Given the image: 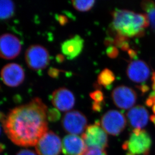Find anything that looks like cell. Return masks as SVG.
<instances>
[{"label": "cell", "instance_id": "1", "mask_svg": "<svg viewBox=\"0 0 155 155\" xmlns=\"http://www.w3.org/2000/svg\"><path fill=\"white\" fill-rule=\"evenodd\" d=\"M47 107L40 98L11 110L2 124L3 130L15 145L23 147L35 146L48 132Z\"/></svg>", "mask_w": 155, "mask_h": 155}, {"label": "cell", "instance_id": "2", "mask_svg": "<svg viewBox=\"0 0 155 155\" xmlns=\"http://www.w3.org/2000/svg\"><path fill=\"white\" fill-rule=\"evenodd\" d=\"M112 26L116 34L127 38L140 37L145 34L150 25L146 14L136 13L132 11L116 9L112 13Z\"/></svg>", "mask_w": 155, "mask_h": 155}, {"label": "cell", "instance_id": "3", "mask_svg": "<svg viewBox=\"0 0 155 155\" xmlns=\"http://www.w3.org/2000/svg\"><path fill=\"white\" fill-rule=\"evenodd\" d=\"M152 145L149 134L143 129H133L122 149L129 155H149Z\"/></svg>", "mask_w": 155, "mask_h": 155}, {"label": "cell", "instance_id": "4", "mask_svg": "<svg viewBox=\"0 0 155 155\" xmlns=\"http://www.w3.org/2000/svg\"><path fill=\"white\" fill-rule=\"evenodd\" d=\"M87 148L104 150L108 145V139L106 132L101 127L99 122L87 127L83 135Z\"/></svg>", "mask_w": 155, "mask_h": 155}, {"label": "cell", "instance_id": "5", "mask_svg": "<svg viewBox=\"0 0 155 155\" xmlns=\"http://www.w3.org/2000/svg\"><path fill=\"white\" fill-rule=\"evenodd\" d=\"M25 60L30 69L40 70L46 68L49 64L50 54L48 50L43 46L32 45L25 53Z\"/></svg>", "mask_w": 155, "mask_h": 155}, {"label": "cell", "instance_id": "6", "mask_svg": "<svg viewBox=\"0 0 155 155\" xmlns=\"http://www.w3.org/2000/svg\"><path fill=\"white\" fill-rule=\"evenodd\" d=\"M126 119L120 111L110 110L103 114L101 119V126L106 133L112 136L119 135L124 130Z\"/></svg>", "mask_w": 155, "mask_h": 155}, {"label": "cell", "instance_id": "7", "mask_svg": "<svg viewBox=\"0 0 155 155\" xmlns=\"http://www.w3.org/2000/svg\"><path fill=\"white\" fill-rule=\"evenodd\" d=\"M88 120L86 116L80 111L74 110L66 113L62 120L64 131L71 135H80L84 133Z\"/></svg>", "mask_w": 155, "mask_h": 155}, {"label": "cell", "instance_id": "8", "mask_svg": "<svg viewBox=\"0 0 155 155\" xmlns=\"http://www.w3.org/2000/svg\"><path fill=\"white\" fill-rule=\"evenodd\" d=\"M60 137L50 130L38 140L35 145V150L38 155H59L62 149Z\"/></svg>", "mask_w": 155, "mask_h": 155}, {"label": "cell", "instance_id": "9", "mask_svg": "<svg viewBox=\"0 0 155 155\" xmlns=\"http://www.w3.org/2000/svg\"><path fill=\"white\" fill-rule=\"evenodd\" d=\"M114 104L122 110L133 107L137 101V94L132 88L120 85L115 88L111 94Z\"/></svg>", "mask_w": 155, "mask_h": 155}, {"label": "cell", "instance_id": "10", "mask_svg": "<svg viewBox=\"0 0 155 155\" xmlns=\"http://www.w3.org/2000/svg\"><path fill=\"white\" fill-rule=\"evenodd\" d=\"M21 49L20 41L15 35L5 33L0 36V57L5 59L15 58Z\"/></svg>", "mask_w": 155, "mask_h": 155}, {"label": "cell", "instance_id": "11", "mask_svg": "<svg viewBox=\"0 0 155 155\" xmlns=\"http://www.w3.org/2000/svg\"><path fill=\"white\" fill-rule=\"evenodd\" d=\"M1 76L6 85L10 87H16L23 82L25 79V72L20 65L11 63L2 68Z\"/></svg>", "mask_w": 155, "mask_h": 155}, {"label": "cell", "instance_id": "12", "mask_svg": "<svg viewBox=\"0 0 155 155\" xmlns=\"http://www.w3.org/2000/svg\"><path fill=\"white\" fill-rule=\"evenodd\" d=\"M51 103L57 110L62 111H69L75 104V95L67 88L61 87L56 89L51 94Z\"/></svg>", "mask_w": 155, "mask_h": 155}, {"label": "cell", "instance_id": "13", "mask_svg": "<svg viewBox=\"0 0 155 155\" xmlns=\"http://www.w3.org/2000/svg\"><path fill=\"white\" fill-rule=\"evenodd\" d=\"M62 149L64 155H83L87 150V147L83 138L70 134L63 139Z\"/></svg>", "mask_w": 155, "mask_h": 155}, {"label": "cell", "instance_id": "14", "mask_svg": "<svg viewBox=\"0 0 155 155\" xmlns=\"http://www.w3.org/2000/svg\"><path fill=\"white\" fill-rule=\"evenodd\" d=\"M127 76L136 83H142L148 80L150 75V69L148 64L141 60L130 62L126 69Z\"/></svg>", "mask_w": 155, "mask_h": 155}, {"label": "cell", "instance_id": "15", "mask_svg": "<svg viewBox=\"0 0 155 155\" xmlns=\"http://www.w3.org/2000/svg\"><path fill=\"white\" fill-rule=\"evenodd\" d=\"M129 124L133 129H142L148 124L149 114L142 105H136L130 108L126 113Z\"/></svg>", "mask_w": 155, "mask_h": 155}, {"label": "cell", "instance_id": "16", "mask_svg": "<svg viewBox=\"0 0 155 155\" xmlns=\"http://www.w3.org/2000/svg\"><path fill=\"white\" fill-rule=\"evenodd\" d=\"M84 45L83 39L80 36L76 35L62 43L61 50L69 60H73L81 53Z\"/></svg>", "mask_w": 155, "mask_h": 155}, {"label": "cell", "instance_id": "17", "mask_svg": "<svg viewBox=\"0 0 155 155\" xmlns=\"http://www.w3.org/2000/svg\"><path fill=\"white\" fill-rule=\"evenodd\" d=\"M15 6L11 0H0V20L12 17L15 13Z\"/></svg>", "mask_w": 155, "mask_h": 155}, {"label": "cell", "instance_id": "18", "mask_svg": "<svg viewBox=\"0 0 155 155\" xmlns=\"http://www.w3.org/2000/svg\"><path fill=\"white\" fill-rule=\"evenodd\" d=\"M140 6L142 9L146 13L149 20L150 24L155 30V4L151 0H145L142 2Z\"/></svg>", "mask_w": 155, "mask_h": 155}, {"label": "cell", "instance_id": "19", "mask_svg": "<svg viewBox=\"0 0 155 155\" xmlns=\"http://www.w3.org/2000/svg\"><path fill=\"white\" fill-rule=\"evenodd\" d=\"M115 79L114 73L108 68L103 69L98 75L97 82L100 85L107 87L112 84Z\"/></svg>", "mask_w": 155, "mask_h": 155}, {"label": "cell", "instance_id": "20", "mask_svg": "<svg viewBox=\"0 0 155 155\" xmlns=\"http://www.w3.org/2000/svg\"><path fill=\"white\" fill-rule=\"evenodd\" d=\"M72 5L75 9L80 12H87L90 10L94 6L95 1H72Z\"/></svg>", "mask_w": 155, "mask_h": 155}, {"label": "cell", "instance_id": "21", "mask_svg": "<svg viewBox=\"0 0 155 155\" xmlns=\"http://www.w3.org/2000/svg\"><path fill=\"white\" fill-rule=\"evenodd\" d=\"M61 117L59 110L56 108H50L47 111V120L51 122H56L60 120Z\"/></svg>", "mask_w": 155, "mask_h": 155}, {"label": "cell", "instance_id": "22", "mask_svg": "<svg viewBox=\"0 0 155 155\" xmlns=\"http://www.w3.org/2000/svg\"><path fill=\"white\" fill-rule=\"evenodd\" d=\"M90 97L94 101L97 103H103L104 101V94L100 90H96L90 94Z\"/></svg>", "mask_w": 155, "mask_h": 155}, {"label": "cell", "instance_id": "23", "mask_svg": "<svg viewBox=\"0 0 155 155\" xmlns=\"http://www.w3.org/2000/svg\"><path fill=\"white\" fill-rule=\"evenodd\" d=\"M106 52L107 55L110 58H115L119 56V49L115 46L112 45L107 47Z\"/></svg>", "mask_w": 155, "mask_h": 155}, {"label": "cell", "instance_id": "24", "mask_svg": "<svg viewBox=\"0 0 155 155\" xmlns=\"http://www.w3.org/2000/svg\"><path fill=\"white\" fill-rule=\"evenodd\" d=\"M83 155H108V154L104 150L89 149H87Z\"/></svg>", "mask_w": 155, "mask_h": 155}, {"label": "cell", "instance_id": "25", "mask_svg": "<svg viewBox=\"0 0 155 155\" xmlns=\"http://www.w3.org/2000/svg\"><path fill=\"white\" fill-rule=\"evenodd\" d=\"M146 105L148 107H152L153 105L155 104V92L152 91L150 94L148 98L146 100L145 102Z\"/></svg>", "mask_w": 155, "mask_h": 155}, {"label": "cell", "instance_id": "26", "mask_svg": "<svg viewBox=\"0 0 155 155\" xmlns=\"http://www.w3.org/2000/svg\"><path fill=\"white\" fill-rule=\"evenodd\" d=\"M63 71L62 70H59V69L56 68H51L48 70V74L49 76H50L51 78H58L60 75V73L61 72Z\"/></svg>", "mask_w": 155, "mask_h": 155}, {"label": "cell", "instance_id": "27", "mask_svg": "<svg viewBox=\"0 0 155 155\" xmlns=\"http://www.w3.org/2000/svg\"><path fill=\"white\" fill-rule=\"evenodd\" d=\"M56 19L58 21L59 24L62 26L66 25L69 22V20L67 19V17L65 15L57 14L56 15Z\"/></svg>", "mask_w": 155, "mask_h": 155}, {"label": "cell", "instance_id": "28", "mask_svg": "<svg viewBox=\"0 0 155 155\" xmlns=\"http://www.w3.org/2000/svg\"><path fill=\"white\" fill-rule=\"evenodd\" d=\"M103 105H104L103 103H97V102L94 101L92 105V109L95 112L99 113L102 110Z\"/></svg>", "mask_w": 155, "mask_h": 155}, {"label": "cell", "instance_id": "29", "mask_svg": "<svg viewBox=\"0 0 155 155\" xmlns=\"http://www.w3.org/2000/svg\"><path fill=\"white\" fill-rule=\"evenodd\" d=\"M16 155H37V154L33 150L24 149L20 150Z\"/></svg>", "mask_w": 155, "mask_h": 155}, {"label": "cell", "instance_id": "30", "mask_svg": "<svg viewBox=\"0 0 155 155\" xmlns=\"http://www.w3.org/2000/svg\"><path fill=\"white\" fill-rule=\"evenodd\" d=\"M136 87L139 89L143 94H146V92L149 91L150 90L149 86H148L146 84H141V85H139V86H136Z\"/></svg>", "mask_w": 155, "mask_h": 155}, {"label": "cell", "instance_id": "31", "mask_svg": "<svg viewBox=\"0 0 155 155\" xmlns=\"http://www.w3.org/2000/svg\"><path fill=\"white\" fill-rule=\"evenodd\" d=\"M127 53L130 58L135 59V60L138 58V54L136 50H133V49H129L127 51Z\"/></svg>", "mask_w": 155, "mask_h": 155}, {"label": "cell", "instance_id": "32", "mask_svg": "<svg viewBox=\"0 0 155 155\" xmlns=\"http://www.w3.org/2000/svg\"><path fill=\"white\" fill-rule=\"evenodd\" d=\"M104 43L105 45L109 47L114 44V39H113L111 37H107L104 40Z\"/></svg>", "mask_w": 155, "mask_h": 155}, {"label": "cell", "instance_id": "33", "mask_svg": "<svg viewBox=\"0 0 155 155\" xmlns=\"http://www.w3.org/2000/svg\"><path fill=\"white\" fill-rule=\"evenodd\" d=\"M122 50L124 51H126L129 49V41H126L123 42L119 47Z\"/></svg>", "mask_w": 155, "mask_h": 155}, {"label": "cell", "instance_id": "34", "mask_svg": "<svg viewBox=\"0 0 155 155\" xmlns=\"http://www.w3.org/2000/svg\"><path fill=\"white\" fill-rule=\"evenodd\" d=\"M56 58L57 61L58 63H61L64 61V56L62 55V54H57V56H56Z\"/></svg>", "mask_w": 155, "mask_h": 155}, {"label": "cell", "instance_id": "35", "mask_svg": "<svg viewBox=\"0 0 155 155\" xmlns=\"http://www.w3.org/2000/svg\"><path fill=\"white\" fill-rule=\"evenodd\" d=\"M152 81L153 90L155 92V72H153Z\"/></svg>", "mask_w": 155, "mask_h": 155}, {"label": "cell", "instance_id": "36", "mask_svg": "<svg viewBox=\"0 0 155 155\" xmlns=\"http://www.w3.org/2000/svg\"><path fill=\"white\" fill-rule=\"evenodd\" d=\"M6 117V116L3 113L0 112V122H1L3 124V122L5 120Z\"/></svg>", "mask_w": 155, "mask_h": 155}, {"label": "cell", "instance_id": "37", "mask_svg": "<svg viewBox=\"0 0 155 155\" xmlns=\"http://www.w3.org/2000/svg\"><path fill=\"white\" fill-rule=\"evenodd\" d=\"M5 149H6V146H5L4 144L0 143V153L3 152Z\"/></svg>", "mask_w": 155, "mask_h": 155}, {"label": "cell", "instance_id": "38", "mask_svg": "<svg viewBox=\"0 0 155 155\" xmlns=\"http://www.w3.org/2000/svg\"><path fill=\"white\" fill-rule=\"evenodd\" d=\"M150 120L151 121H152L155 126V115H152L150 117Z\"/></svg>", "mask_w": 155, "mask_h": 155}, {"label": "cell", "instance_id": "39", "mask_svg": "<svg viewBox=\"0 0 155 155\" xmlns=\"http://www.w3.org/2000/svg\"><path fill=\"white\" fill-rule=\"evenodd\" d=\"M152 110L153 113H154V114H155V104L152 106Z\"/></svg>", "mask_w": 155, "mask_h": 155}, {"label": "cell", "instance_id": "40", "mask_svg": "<svg viewBox=\"0 0 155 155\" xmlns=\"http://www.w3.org/2000/svg\"><path fill=\"white\" fill-rule=\"evenodd\" d=\"M1 127H0V134H1Z\"/></svg>", "mask_w": 155, "mask_h": 155}, {"label": "cell", "instance_id": "41", "mask_svg": "<svg viewBox=\"0 0 155 155\" xmlns=\"http://www.w3.org/2000/svg\"><path fill=\"white\" fill-rule=\"evenodd\" d=\"M126 155H128V154H126Z\"/></svg>", "mask_w": 155, "mask_h": 155}, {"label": "cell", "instance_id": "42", "mask_svg": "<svg viewBox=\"0 0 155 155\" xmlns=\"http://www.w3.org/2000/svg\"></svg>", "mask_w": 155, "mask_h": 155}]
</instances>
